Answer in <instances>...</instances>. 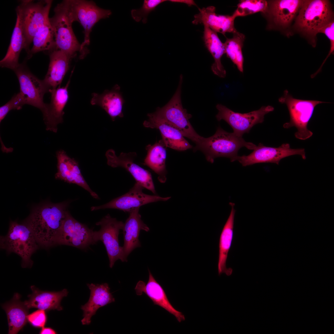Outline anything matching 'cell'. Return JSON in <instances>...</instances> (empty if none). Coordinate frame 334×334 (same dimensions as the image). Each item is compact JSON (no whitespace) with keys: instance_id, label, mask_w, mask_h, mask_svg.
Instances as JSON below:
<instances>
[{"instance_id":"1","label":"cell","mask_w":334,"mask_h":334,"mask_svg":"<svg viewBox=\"0 0 334 334\" xmlns=\"http://www.w3.org/2000/svg\"><path fill=\"white\" fill-rule=\"evenodd\" d=\"M69 203L68 202L45 203L32 211L25 223L32 230L39 246L48 248L55 246Z\"/></svg>"},{"instance_id":"2","label":"cell","mask_w":334,"mask_h":334,"mask_svg":"<svg viewBox=\"0 0 334 334\" xmlns=\"http://www.w3.org/2000/svg\"><path fill=\"white\" fill-rule=\"evenodd\" d=\"M333 20V13L329 1L303 0L295 18L294 28L314 46L318 30Z\"/></svg>"},{"instance_id":"3","label":"cell","mask_w":334,"mask_h":334,"mask_svg":"<svg viewBox=\"0 0 334 334\" xmlns=\"http://www.w3.org/2000/svg\"><path fill=\"white\" fill-rule=\"evenodd\" d=\"M256 146L252 143L246 141L242 137L233 132H227L219 126L214 134L208 138L203 137L199 145L194 149L201 151L207 160L212 163L215 158L219 157H227L233 162L241 148L254 150Z\"/></svg>"},{"instance_id":"4","label":"cell","mask_w":334,"mask_h":334,"mask_svg":"<svg viewBox=\"0 0 334 334\" xmlns=\"http://www.w3.org/2000/svg\"><path fill=\"white\" fill-rule=\"evenodd\" d=\"M183 76H180L179 84L175 93L168 103L163 107H158L153 113L148 115L165 122L179 131L184 137L194 143L195 146L200 143L203 137L194 129L189 119L192 115L182 106L181 98Z\"/></svg>"},{"instance_id":"5","label":"cell","mask_w":334,"mask_h":334,"mask_svg":"<svg viewBox=\"0 0 334 334\" xmlns=\"http://www.w3.org/2000/svg\"><path fill=\"white\" fill-rule=\"evenodd\" d=\"M54 14L49 18L54 37L55 49L60 50L72 58L79 52L80 59L86 54L82 50L80 44L73 32L74 22L70 15L67 0L58 4L54 10Z\"/></svg>"},{"instance_id":"6","label":"cell","mask_w":334,"mask_h":334,"mask_svg":"<svg viewBox=\"0 0 334 334\" xmlns=\"http://www.w3.org/2000/svg\"><path fill=\"white\" fill-rule=\"evenodd\" d=\"M39 246L32 230L25 223L11 221L6 235L0 237L1 248L19 256L23 268L32 267L33 262L31 256Z\"/></svg>"},{"instance_id":"7","label":"cell","mask_w":334,"mask_h":334,"mask_svg":"<svg viewBox=\"0 0 334 334\" xmlns=\"http://www.w3.org/2000/svg\"><path fill=\"white\" fill-rule=\"evenodd\" d=\"M278 100L280 103L286 105L289 114L290 121L284 124V128L295 127L297 130L295 136L298 139L305 140L310 137L313 133L308 129L307 126L315 108L318 104L328 102L296 99L287 90L284 91L283 96Z\"/></svg>"},{"instance_id":"8","label":"cell","mask_w":334,"mask_h":334,"mask_svg":"<svg viewBox=\"0 0 334 334\" xmlns=\"http://www.w3.org/2000/svg\"><path fill=\"white\" fill-rule=\"evenodd\" d=\"M52 1L22 0L16 9L26 39V50L29 54V47L40 28L49 20V13Z\"/></svg>"},{"instance_id":"9","label":"cell","mask_w":334,"mask_h":334,"mask_svg":"<svg viewBox=\"0 0 334 334\" xmlns=\"http://www.w3.org/2000/svg\"><path fill=\"white\" fill-rule=\"evenodd\" d=\"M69 12L73 22L79 23L84 30V41L81 44L82 50L86 54V46L90 43L92 29L100 20L109 17L111 11L101 8L93 1L84 0H67Z\"/></svg>"},{"instance_id":"10","label":"cell","mask_w":334,"mask_h":334,"mask_svg":"<svg viewBox=\"0 0 334 334\" xmlns=\"http://www.w3.org/2000/svg\"><path fill=\"white\" fill-rule=\"evenodd\" d=\"M96 225L100 226L101 229L98 231H93V240L94 243L99 241L104 243L109 258V267L112 268L119 259L122 262H127L124 256L122 247L120 246L118 240L119 231L122 229L124 223L108 214Z\"/></svg>"},{"instance_id":"11","label":"cell","mask_w":334,"mask_h":334,"mask_svg":"<svg viewBox=\"0 0 334 334\" xmlns=\"http://www.w3.org/2000/svg\"><path fill=\"white\" fill-rule=\"evenodd\" d=\"M216 107L218 113L216 118L218 121L223 120L232 128L233 133L242 137L245 133H248L255 125L262 123L265 114L273 111L274 108L270 105L263 106L259 109L242 113L235 112L225 106L217 104Z\"/></svg>"},{"instance_id":"12","label":"cell","mask_w":334,"mask_h":334,"mask_svg":"<svg viewBox=\"0 0 334 334\" xmlns=\"http://www.w3.org/2000/svg\"><path fill=\"white\" fill-rule=\"evenodd\" d=\"M13 71L18 80L20 92L23 96L26 104L36 107L43 112L46 104L44 102V96L49 92L43 80L34 75L24 63L20 64Z\"/></svg>"},{"instance_id":"13","label":"cell","mask_w":334,"mask_h":334,"mask_svg":"<svg viewBox=\"0 0 334 334\" xmlns=\"http://www.w3.org/2000/svg\"><path fill=\"white\" fill-rule=\"evenodd\" d=\"M253 150L248 155L238 156L235 161L246 166L260 163H274L278 165L282 159L295 155H300L303 159H306L304 148H291L288 143H283L277 148L267 147L259 143Z\"/></svg>"},{"instance_id":"14","label":"cell","mask_w":334,"mask_h":334,"mask_svg":"<svg viewBox=\"0 0 334 334\" xmlns=\"http://www.w3.org/2000/svg\"><path fill=\"white\" fill-rule=\"evenodd\" d=\"M266 11L261 13L268 21L269 29L281 30L288 28L295 18L303 0L267 1Z\"/></svg>"},{"instance_id":"15","label":"cell","mask_w":334,"mask_h":334,"mask_svg":"<svg viewBox=\"0 0 334 334\" xmlns=\"http://www.w3.org/2000/svg\"><path fill=\"white\" fill-rule=\"evenodd\" d=\"M93 231L74 218L67 211L57 238L55 245H66L84 249L95 244Z\"/></svg>"},{"instance_id":"16","label":"cell","mask_w":334,"mask_h":334,"mask_svg":"<svg viewBox=\"0 0 334 334\" xmlns=\"http://www.w3.org/2000/svg\"><path fill=\"white\" fill-rule=\"evenodd\" d=\"M144 188L136 182L127 193L103 205L92 207L91 210L113 208L129 213L145 204L159 201H166L171 198L145 194L143 192Z\"/></svg>"},{"instance_id":"17","label":"cell","mask_w":334,"mask_h":334,"mask_svg":"<svg viewBox=\"0 0 334 334\" xmlns=\"http://www.w3.org/2000/svg\"><path fill=\"white\" fill-rule=\"evenodd\" d=\"M136 156L135 152H122L118 156L112 149L108 150L105 153L109 165L113 168L121 167L125 169L137 183L156 194V192L151 173L134 162Z\"/></svg>"},{"instance_id":"18","label":"cell","mask_w":334,"mask_h":334,"mask_svg":"<svg viewBox=\"0 0 334 334\" xmlns=\"http://www.w3.org/2000/svg\"><path fill=\"white\" fill-rule=\"evenodd\" d=\"M70 82V79L64 87L59 86L49 91L51 95L50 101L45 104L42 113L47 131L56 133L58 125L63 122V110L69 99L68 88Z\"/></svg>"},{"instance_id":"19","label":"cell","mask_w":334,"mask_h":334,"mask_svg":"<svg viewBox=\"0 0 334 334\" xmlns=\"http://www.w3.org/2000/svg\"><path fill=\"white\" fill-rule=\"evenodd\" d=\"M56 155L58 172L55 175L56 179L76 184L87 191L94 198L99 199L98 195L91 189L83 176L78 162L69 157L62 150L57 151Z\"/></svg>"},{"instance_id":"20","label":"cell","mask_w":334,"mask_h":334,"mask_svg":"<svg viewBox=\"0 0 334 334\" xmlns=\"http://www.w3.org/2000/svg\"><path fill=\"white\" fill-rule=\"evenodd\" d=\"M148 270V281L146 283L140 280L137 282L135 288L136 294L140 296L144 293L154 305L160 306L173 315L179 322L184 321L185 317L184 315L171 305L163 288L155 280L150 270Z\"/></svg>"},{"instance_id":"21","label":"cell","mask_w":334,"mask_h":334,"mask_svg":"<svg viewBox=\"0 0 334 334\" xmlns=\"http://www.w3.org/2000/svg\"><path fill=\"white\" fill-rule=\"evenodd\" d=\"M87 285L90 291L88 302L81 307L83 312V318L81 320L83 325H88L92 317L101 307L115 302V299L110 292V288L107 283L101 284L91 283Z\"/></svg>"},{"instance_id":"22","label":"cell","mask_w":334,"mask_h":334,"mask_svg":"<svg viewBox=\"0 0 334 334\" xmlns=\"http://www.w3.org/2000/svg\"><path fill=\"white\" fill-rule=\"evenodd\" d=\"M199 13L194 16L192 22L193 24L206 25L215 32L223 35L227 32L233 33L237 31L234 26L235 18L232 15H217L216 8L213 6L199 8Z\"/></svg>"},{"instance_id":"23","label":"cell","mask_w":334,"mask_h":334,"mask_svg":"<svg viewBox=\"0 0 334 334\" xmlns=\"http://www.w3.org/2000/svg\"><path fill=\"white\" fill-rule=\"evenodd\" d=\"M148 118L143 123L144 126L159 130L165 147L178 151L191 148L192 146L177 129L161 120L147 115Z\"/></svg>"},{"instance_id":"24","label":"cell","mask_w":334,"mask_h":334,"mask_svg":"<svg viewBox=\"0 0 334 334\" xmlns=\"http://www.w3.org/2000/svg\"><path fill=\"white\" fill-rule=\"evenodd\" d=\"M49 53L50 60L48 69L43 80L49 91L60 86L69 69L72 58L64 52L56 49Z\"/></svg>"},{"instance_id":"25","label":"cell","mask_w":334,"mask_h":334,"mask_svg":"<svg viewBox=\"0 0 334 334\" xmlns=\"http://www.w3.org/2000/svg\"><path fill=\"white\" fill-rule=\"evenodd\" d=\"M139 210V208H137L129 213V216L124 223L122 229L124 237L122 247L124 256L127 261L129 254L135 248L141 246L139 239L141 230L149 231V228L142 220Z\"/></svg>"},{"instance_id":"26","label":"cell","mask_w":334,"mask_h":334,"mask_svg":"<svg viewBox=\"0 0 334 334\" xmlns=\"http://www.w3.org/2000/svg\"><path fill=\"white\" fill-rule=\"evenodd\" d=\"M31 289L32 293L28 296V299L24 302L28 309L36 308L47 312L63 310L61 302L63 298L68 295V292L66 289L58 292L42 291L34 285L31 286Z\"/></svg>"},{"instance_id":"27","label":"cell","mask_w":334,"mask_h":334,"mask_svg":"<svg viewBox=\"0 0 334 334\" xmlns=\"http://www.w3.org/2000/svg\"><path fill=\"white\" fill-rule=\"evenodd\" d=\"M124 102L118 85L101 94L93 93L90 101L92 105H98L104 109L113 121L118 117H123L122 109Z\"/></svg>"},{"instance_id":"28","label":"cell","mask_w":334,"mask_h":334,"mask_svg":"<svg viewBox=\"0 0 334 334\" xmlns=\"http://www.w3.org/2000/svg\"><path fill=\"white\" fill-rule=\"evenodd\" d=\"M20 295L14 294L9 301L2 304L7 315L9 334H16L27 324L29 309L24 302L20 301Z\"/></svg>"},{"instance_id":"29","label":"cell","mask_w":334,"mask_h":334,"mask_svg":"<svg viewBox=\"0 0 334 334\" xmlns=\"http://www.w3.org/2000/svg\"><path fill=\"white\" fill-rule=\"evenodd\" d=\"M231 207L230 215L225 223L220 235L219 243V254L218 263L219 275L223 273L227 276L231 275L233 272L231 268H227L226 262L228 253L231 246L233 234V226L235 210L234 203H229Z\"/></svg>"},{"instance_id":"30","label":"cell","mask_w":334,"mask_h":334,"mask_svg":"<svg viewBox=\"0 0 334 334\" xmlns=\"http://www.w3.org/2000/svg\"><path fill=\"white\" fill-rule=\"evenodd\" d=\"M26 49V39L19 17L16 21L12 35L11 42L5 57L0 61L2 67L14 70L19 65V59L23 49Z\"/></svg>"},{"instance_id":"31","label":"cell","mask_w":334,"mask_h":334,"mask_svg":"<svg viewBox=\"0 0 334 334\" xmlns=\"http://www.w3.org/2000/svg\"><path fill=\"white\" fill-rule=\"evenodd\" d=\"M166 148L162 139L153 145H147L146 148L147 154L143 164L157 174L158 179L161 183H165L167 180Z\"/></svg>"},{"instance_id":"32","label":"cell","mask_w":334,"mask_h":334,"mask_svg":"<svg viewBox=\"0 0 334 334\" xmlns=\"http://www.w3.org/2000/svg\"><path fill=\"white\" fill-rule=\"evenodd\" d=\"M203 39L206 47L212 56L214 62L211 66L213 73L220 77L225 78L226 71L222 64L221 58L225 54L224 43L218 37L217 33L206 25H203Z\"/></svg>"},{"instance_id":"33","label":"cell","mask_w":334,"mask_h":334,"mask_svg":"<svg viewBox=\"0 0 334 334\" xmlns=\"http://www.w3.org/2000/svg\"><path fill=\"white\" fill-rule=\"evenodd\" d=\"M33 46L29 56L45 51L49 52L55 49L54 37L49 20L41 27L33 38Z\"/></svg>"},{"instance_id":"34","label":"cell","mask_w":334,"mask_h":334,"mask_svg":"<svg viewBox=\"0 0 334 334\" xmlns=\"http://www.w3.org/2000/svg\"><path fill=\"white\" fill-rule=\"evenodd\" d=\"M233 34V37L227 38L224 43L225 54L236 65L239 71L243 72L244 58L242 49L245 36L237 31Z\"/></svg>"},{"instance_id":"35","label":"cell","mask_w":334,"mask_h":334,"mask_svg":"<svg viewBox=\"0 0 334 334\" xmlns=\"http://www.w3.org/2000/svg\"><path fill=\"white\" fill-rule=\"evenodd\" d=\"M268 7V1L265 0H242L240 1L237 9L232 15L236 18L258 12L263 13Z\"/></svg>"},{"instance_id":"36","label":"cell","mask_w":334,"mask_h":334,"mask_svg":"<svg viewBox=\"0 0 334 334\" xmlns=\"http://www.w3.org/2000/svg\"><path fill=\"white\" fill-rule=\"evenodd\" d=\"M166 1L165 0H144L140 8L131 10V17L137 22L142 21L143 24H146L149 14L158 5Z\"/></svg>"},{"instance_id":"37","label":"cell","mask_w":334,"mask_h":334,"mask_svg":"<svg viewBox=\"0 0 334 334\" xmlns=\"http://www.w3.org/2000/svg\"><path fill=\"white\" fill-rule=\"evenodd\" d=\"M25 104H26L24 98L20 92L14 95L7 102L0 107V122L11 110L20 109Z\"/></svg>"},{"instance_id":"38","label":"cell","mask_w":334,"mask_h":334,"mask_svg":"<svg viewBox=\"0 0 334 334\" xmlns=\"http://www.w3.org/2000/svg\"><path fill=\"white\" fill-rule=\"evenodd\" d=\"M27 320L33 327L42 328L45 327L47 321L46 311L38 309L27 316Z\"/></svg>"},{"instance_id":"39","label":"cell","mask_w":334,"mask_h":334,"mask_svg":"<svg viewBox=\"0 0 334 334\" xmlns=\"http://www.w3.org/2000/svg\"><path fill=\"white\" fill-rule=\"evenodd\" d=\"M324 34L330 40V49H334V21L332 20L329 24L320 29L318 33Z\"/></svg>"},{"instance_id":"40","label":"cell","mask_w":334,"mask_h":334,"mask_svg":"<svg viewBox=\"0 0 334 334\" xmlns=\"http://www.w3.org/2000/svg\"><path fill=\"white\" fill-rule=\"evenodd\" d=\"M40 334H57L56 331L50 327H43L41 328L39 332Z\"/></svg>"},{"instance_id":"41","label":"cell","mask_w":334,"mask_h":334,"mask_svg":"<svg viewBox=\"0 0 334 334\" xmlns=\"http://www.w3.org/2000/svg\"><path fill=\"white\" fill-rule=\"evenodd\" d=\"M169 1L171 2L184 3L187 4L189 6L196 5L194 1L192 0H169Z\"/></svg>"}]
</instances>
